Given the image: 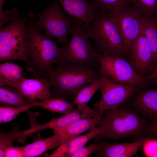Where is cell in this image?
Segmentation results:
<instances>
[{"mask_svg": "<svg viewBox=\"0 0 157 157\" xmlns=\"http://www.w3.org/2000/svg\"><path fill=\"white\" fill-rule=\"evenodd\" d=\"M147 119L131 108L120 107L105 110L99 124L102 133L96 138L97 141L104 139L116 140L130 138L138 140L143 138L148 124Z\"/></svg>", "mask_w": 157, "mask_h": 157, "instance_id": "1", "label": "cell"}, {"mask_svg": "<svg viewBox=\"0 0 157 157\" xmlns=\"http://www.w3.org/2000/svg\"><path fill=\"white\" fill-rule=\"evenodd\" d=\"M34 15L29 12L25 17L18 12L10 23L0 31V61L20 60L26 64V70L34 72L33 63L30 58L27 24Z\"/></svg>", "mask_w": 157, "mask_h": 157, "instance_id": "2", "label": "cell"}, {"mask_svg": "<svg viewBox=\"0 0 157 157\" xmlns=\"http://www.w3.org/2000/svg\"><path fill=\"white\" fill-rule=\"evenodd\" d=\"M99 75L92 67L68 64L59 66L48 75L51 92L56 97L73 98L83 87Z\"/></svg>", "mask_w": 157, "mask_h": 157, "instance_id": "3", "label": "cell"}, {"mask_svg": "<svg viewBox=\"0 0 157 157\" xmlns=\"http://www.w3.org/2000/svg\"><path fill=\"white\" fill-rule=\"evenodd\" d=\"M72 19L74 27L72 36L65 46L59 47L55 64L59 66L71 64L94 67L98 62V53L91 44L82 26L83 22L76 18L72 17Z\"/></svg>", "mask_w": 157, "mask_h": 157, "instance_id": "4", "label": "cell"}, {"mask_svg": "<svg viewBox=\"0 0 157 157\" xmlns=\"http://www.w3.org/2000/svg\"><path fill=\"white\" fill-rule=\"evenodd\" d=\"M33 19L28 22V38L30 46L29 57L33 63L35 78L48 76L55 70L59 47L56 42L39 33L35 27Z\"/></svg>", "mask_w": 157, "mask_h": 157, "instance_id": "5", "label": "cell"}, {"mask_svg": "<svg viewBox=\"0 0 157 157\" xmlns=\"http://www.w3.org/2000/svg\"><path fill=\"white\" fill-rule=\"evenodd\" d=\"M82 25L97 53L114 56L126 55L121 35L105 13H101L90 25Z\"/></svg>", "mask_w": 157, "mask_h": 157, "instance_id": "6", "label": "cell"}, {"mask_svg": "<svg viewBox=\"0 0 157 157\" xmlns=\"http://www.w3.org/2000/svg\"><path fill=\"white\" fill-rule=\"evenodd\" d=\"M37 16L38 19L34 24L38 31L43 28L46 36L55 38L60 42H68L67 36L74 31L72 17L65 15L57 0H53L49 7H45Z\"/></svg>", "mask_w": 157, "mask_h": 157, "instance_id": "7", "label": "cell"}, {"mask_svg": "<svg viewBox=\"0 0 157 157\" xmlns=\"http://www.w3.org/2000/svg\"><path fill=\"white\" fill-rule=\"evenodd\" d=\"M97 60L101 66L100 75L107 76L116 82L137 87L146 81L145 78L138 74L129 63L121 56L98 53Z\"/></svg>", "mask_w": 157, "mask_h": 157, "instance_id": "8", "label": "cell"}, {"mask_svg": "<svg viewBox=\"0 0 157 157\" xmlns=\"http://www.w3.org/2000/svg\"><path fill=\"white\" fill-rule=\"evenodd\" d=\"M105 13L118 29L126 55H130L133 44L141 32L142 14L134 5L124 11H109Z\"/></svg>", "mask_w": 157, "mask_h": 157, "instance_id": "9", "label": "cell"}, {"mask_svg": "<svg viewBox=\"0 0 157 157\" xmlns=\"http://www.w3.org/2000/svg\"><path fill=\"white\" fill-rule=\"evenodd\" d=\"M100 75L102 80L100 88L101 96L95 107L98 116L101 117L105 110L120 107L136 92L137 87L117 82L107 76Z\"/></svg>", "mask_w": 157, "mask_h": 157, "instance_id": "10", "label": "cell"}, {"mask_svg": "<svg viewBox=\"0 0 157 157\" xmlns=\"http://www.w3.org/2000/svg\"><path fill=\"white\" fill-rule=\"evenodd\" d=\"M129 63L135 71L142 76L152 69L155 62L146 38L142 32L132 46Z\"/></svg>", "mask_w": 157, "mask_h": 157, "instance_id": "11", "label": "cell"}, {"mask_svg": "<svg viewBox=\"0 0 157 157\" xmlns=\"http://www.w3.org/2000/svg\"><path fill=\"white\" fill-rule=\"evenodd\" d=\"M14 89L31 103L37 100L44 101L53 98L50 90L49 77L47 78L45 76L35 78L24 77Z\"/></svg>", "mask_w": 157, "mask_h": 157, "instance_id": "12", "label": "cell"}, {"mask_svg": "<svg viewBox=\"0 0 157 157\" xmlns=\"http://www.w3.org/2000/svg\"><path fill=\"white\" fill-rule=\"evenodd\" d=\"M99 116L98 112L92 109L88 106L81 108H77L72 112L59 117L52 118L46 123L36 124L31 126L33 133L43 129H52L54 134L58 133L73 123L79 120Z\"/></svg>", "mask_w": 157, "mask_h": 157, "instance_id": "13", "label": "cell"}, {"mask_svg": "<svg viewBox=\"0 0 157 157\" xmlns=\"http://www.w3.org/2000/svg\"><path fill=\"white\" fill-rule=\"evenodd\" d=\"M67 16L81 20L86 25H90L101 13L97 6L86 0H57Z\"/></svg>", "mask_w": 157, "mask_h": 157, "instance_id": "14", "label": "cell"}, {"mask_svg": "<svg viewBox=\"0 0 157 157\" xmlns=\"http://www.w3.org/2000/svg\"><path fill=\"white\" fill-rule=\"evenodd\" d=\"M149 138H144L132 142H96V147L94 152L98 156L104 157H132L137 153Z\"/></svg>", "mask_w": 157, "mask_h": 157, "instance_id": "15", "label": "cell"}, {"mask_svg": "<svg viewBox=\"0 0 157 157\" xmlns=\"http://www.w3.org/2000/svg\"><path fill=\"white\" fill-rule=\"evenodd\" d=\"M135 111L147 119L157 121V90L144 91L134 99Z\"/></svg>", "mask_w": 157, "mask_h": 157, "instance_id": "16", "label": "cell"}, {"mask_svg": "<svg viewBox=\"0 0 157 157\" xmlns=\"http://www.w3.org/2000/svg\"><path fill=\"white\" fill-rule=\"evenodd\" d=\"M101 117L97 116L77 121L62 130L57 134L61 146L78 136L82 133L91 131L99 125Z\"/></svg>", "mask_w": 157, "mask_h": 157, "instance_id": "17", "label": "cell"}, {"mask_svg": "<svg viewBox=\"0 0 157 157\" xmlns=\"http://www.w3.org/2000/svg\"><path fill=\"white\" fill-rule=\"evenodd\" d=\"M102 130L100 126L96 127L88 133L79 135L67 143L59 147L51 155V157H67L83 147L91 139L101 134Z\"/></svg>", "mask_w": 157, "mask_h": 157, "instance_id": "18", "label": "cell"}, {"mask_svg": "<svg viewBox=\"0 0 157 157\" xmlns=\"http://www.w3.org/2000/svg\"><path fill=\"white\" fill-rule=\"evenodd\" d=\"M23 68L18 64L5 62L0 64V85L15 88L24 77Z\"/></svg>", "mask_w": 157, "mask_h": 157, "instance_id": "19", "label": "cell"}, {"mask_svg": "<svg viewBox=\"0 0 157 157\" xmlns=\"http://www.w3.org/2000/svg\"><path fill=\"white\" fill-rule=\"evenodd\" d=\"M60 146L58 135L52 136L36 141L22 146L24 157H32L40 155L49 150Z\"/></svg>", "mask_w": 157, "mask_h": 157, "instance_id": "20", "label": "cell"}, {"mask_svg": "<svg viewBox=\"0 0 157 157\" xmlns=\"http://www.w3.org/2000/svg\"><path fill=\"white\" fill-rule=\"evenodd\" d=\"M32 103L35 106H40L52 112L64 115L68 114L75 109L72 103L66 101L62 97H56L44 101H35Z\"/></svg>", "mask_w": 157, "mask_h": 157, "instance_id": "21", "label": "cell"}, {"mask_svg": "<svg viewBox=\"0 0 157 157\" xmlns=\"http://www.w3.org/2000/svg\"><path fill=\"white\" fill-rule=\"evenodd\" d=\"M141 32L145 35L152 52L155 64L157 63V24L154 20L142 14Z\"/></svg>", "mask_w": 157, "mask_h": 157, "instance_id": "22", "label": "cell"}, {"mask_svg": "<svg viewBox=\"0 0 157 157\" xmlns=\"http://www.w3.org/2000/svg\"><path fill=\"white\" fill-rule=\"evenodd\" d=\"M27 137L25 130L20 131L19 125L13 128L10 131H0V157H5V152L8 147L12 146L15 140L23 143Z\"/></svg>", "mask_w": 157, "mask_h": 157, "instance_id": "23", "label": "cell"}, {"mask_svg": "<svg viewBox=\"0 0 157 157\" xmlns=\"http://www.w3.org/2000/svg\"><path fill=\"white\" fill-rule=\"evenodd\" d=\"M0 87V104L1 105L20 107L31 103L27 99L19 94L14 89Z\"/></svg>", "mask_w": 157, "mask_h": 157, "instance_id": "24", "label": "cell"}, {"mask_svg": "<svg viewBox=\"0 0 157 157\" xmlns=\"http://www.w3.org/2000/svg\"><path fill=\"white\" fill-rule=\"evenodd\" d=\"M102 80L101 76L89 82L78 92L73 103L77 106H86L94 94L101 87Z\"/></svg>", "mask_w": 157, "mask_h": 157, "instance_id": "25", "label": "cell"}, {"mask_svg": "<svg viewBox=\"0 0 157 157\" xmlns=\"http://www.w3.org/2000/svg\"><path fill=\"white\" fill-rule=\"evenodd\" d=\"M98 7L101 13L113 11H122L133 5V0H91Z\"/></svg>", "mask_w": 157, "mask_h": 157, "instance_id": "26", "label": "cell"}, {"mask_svg": "<svg viewBox=\"0 0 157 157\" xmlns=\"http://www.w3.org/2000/svg\"><path fill=\"white\" fill-rule=\"evenodd\" d=\"M33 107H35L31 103L20 107L1 105L0 106V123L10 122L14 119L21 113Z\"/></svg>", "mask_w": 157, "mask_h": 157, "instance_id": "27", "label": "cell"}, {"mask_svg": "<svg viewBox=\"0 0 157 157\" xmlns=\"http://www.w3.org/2000/svg\"><path fill=\"white\" fill-rule=\"evenodd\" d=\"M133 1L142 14L151 15L157 13V0H133Z\"/></svg>", "mask_w": 157, "mask_h": 157, "instance_id": "28", "label": "cell"}, {"mask_svg": "<svg viewBox=\"0 0 157 157\" xmlns=\"http://www.w3.org/2000/svg\"><path fill=\"white\" fill-rule=\"evenodd\" d=\"M142 146L146 156L157 157V139L149 137Z\"/></svg>", "mask_w": 157, "mask_h": 157, "instance_id": "29", "label": "cell"}, {"mask_svg": "<svg viewBox=\"0 0 157 157\" xmlns=\"http://www.w3.org/2000/svg\"><path fill=\"white\" fill-rule=\"evenodd\" d=\"M95 142L92 144L90 145L83 147L69 155L68 157H87L94 152L96 149Z\"/></svg>", "mask_w": 157, "mask_h": 157, "instance_id": "30", "label": "cell"}, {"mask_svg": "<svg viewBox=\"0 0 157 157\" xmlns=\"http://www.w3.org/2000/svg\"><path fill=\"white\" fill-rule=\"evenodd\" d=\"M6 0H0V28H2L5 23H9L13 19V13L11 10L3 11V9L4 3Z\"/></svg>", "mask_w": 157, "mask_h": 157, "instance_id": "31", "label": "cell"}, {"mask_svg": "<svg viewBox=\"0 0 157 157\" xmlns=\"http://www.w3.org/2000/svg\"><path fill=\"white\" fill-rule=\"evenodd\" d=\"M5 157H24L22 146L8 147L5 151Z\"/></svg>", "mask_w": 157, "mask_h": 157, "instance_id": "32", "label": "cell"}, {"mask_svg": "<svg viewBox=\"0 0 157 157\" xmlns=\"http://www.w3.org/2000/svg\"><path fill=\"white\" fill-rule=\"evenodd\" d=\"M146 131L157 137V121L149 120L146 129Z\"/></svg>", "mask_w": 157, "mask_h": 157, "instance_id": "33", "label": "cell"}, {"mask_svg": "<svg viewBox=\"0 0 157 157\" xmlns=\"http://www.w3.org/2000/svg\"><path fill=\"white\" fill-rule=\"evenodd\" d=\"M157 78V63L156 64L149 75L145 78L146 81H151Z\"/></svg>", "mask_w": 157, "mask_h": 157, "instance_id": "34", "label": "cell"}, {"mask_svg": "<svg viewBox=\"0 0 157 157\" xmlns=\"http://www.w3.org/2000/svg\"><path fill=\"white\" fill-rule=\"evenodd\" d=\"M152 83L157 85V78L151 80Z\"/></svg>", "mask_w": 157, "mask_h": 157, "instance_id": "35", "label": "cell"}, {"mask_svg": "<svg viewBox=\"0 0 157 157\" xmlns=\"http://www.w3.org/2000/svg\"><path fill=\"white\" fill-rule=\"evenodd\" d=\"M156 24H157V17H156L155 20H154Z\"/></svg>", "mask_w": 157, "mask_h": 157, "instance_id": "36", "label": "cell"}]
</instances>
